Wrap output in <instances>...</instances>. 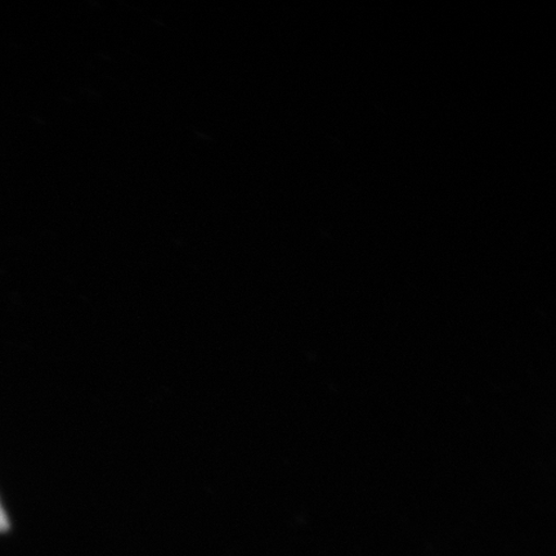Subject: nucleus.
<instances>
[{
	"mask_svg": "<svg viewBox=\"0 0 556 556\" xmlns=\"http://www.w3.org/2000/svg\"><path fill=\"white\" fill-rule=\"evenodd\" d=\"M10 528V521L9 518H7V514L3 510L2 505H0V532H4L9 530Z\"/></svg>",
	"mask_w": 556,
	"mask_h": 556,
	"instance_id": "obj_1",
	"label": "nucleus"
}]
</instances>
